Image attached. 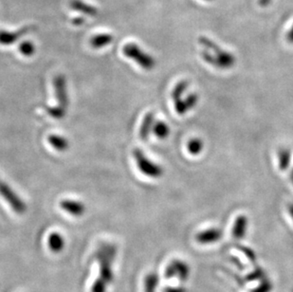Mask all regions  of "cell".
<instances>
[{
	"mask_svg": "<svg viewBox=\"0 0 293 292\" xmlns=\"http://www.w3.org/2000/svg\"><path fill=\"white\" fill-rule=\"evenodd\" d=\"M174 103H175V109H176V112L179 114V115H183V114H185L188 111L187 106H186V104H185V102H184L183 99L177 100V101H175Z\"/></svg>",
	"mask_w": 293,
	"mask_h": 292,
	"instance_id": "obj_25",
	"label": "cell"
},
{
	"mask_svg": "<svg viewBox=\"0 0 293 292\" xmlns=\"http://www.w3.org/2000/svg\"><path fill=\"white\" fill-rule=\"evenodd\" d=\"M205 1H213V0H205Z\"/></svg>",
	"mask_w": 293,
	"mask_h": 292,
	"instance_id": "obj_32",
	"label": "cell"
},
{
	"mask_svg": "<svg viewBox=\"0 0 293 292\" xmlns=\"http://www.w3.org/2000/svg\"><path fill=\"white\" fill-rule=\"evenodd\" d=\"M47 141L49 142V144L57 151H66L68 149L69 146V142L62 136L59 135H49L47 137Z\"/></svg>",
	"mask_w": 293,
	"mask_h": 292,
	"instance_id": "obj_16",
	"label": "cell"
},
{
	"mask_svg": "<svg viewBox=\"0 0 293 292\" xmlns=\"http://www.w3.org/2000/svg\"><path fill=\"white\" fill-rule=\"evenodd\" d=\"M248 218L245 216H239L236 219L233 227V236L237 239H242L246 235Z\"/></svg>",
	"mask_w": 293,
	"mask_h": 292,
	"instance_id": "obj_14",
	"label": "cell"
},
{
	"mask_svg": "<svg viewBox=\"0 0 293 292\" xmlns=\"http://www.w3.org/2000/svg\"><path fill=\"white\" fill-rule=\"evenodd\" d=\"M288 210H289V213H290L291 217H293V204H290V205L288 206Z\"/></svg>",
	"mask_w": 293,
	"mask_h": 292,
	"instance_id": "obj_30",
	"label": "cell"
},
{
	"mask_svg": "<svg viewBox=\"0 0 293 292\" xmlns=\"http://www.w3.org/2000/svg\"><path fill=\"white\" fill-rule=\"evenodd\" d=\"M0 195L4 198L11 209L17 214H24L27 210L25 202L19 198L18 195L9 185L0 179Z\"/></svg>",
	"mask_w": 293,
	"mask_h": 292,
	"instance_id": "obj_5",
	"label": "cell"
},
{
	"mask_svg": "<svg viewBox=\"0 0 293 292\" xmlns=\"http://www.w3.org/2000/svg\"><path fill=\"white\" fill-rule=\"evenodd\" d=\"M159 278L156 274H149L144 279V292H156Z\"/></svg>",
	"mask_w": 293,
	"mask_h": 292,
	"instance_id": "obj_20",
	"label": "cell"
},
{
	"mask_svg": "<svg viewBox=\"0 0 293 292\" xmlns=\"http://www.w3.org/2000/svg\"><path fill=\"white\" fill-rule=\"evenodd\" d=\"M123 52L125 56L132 59L139 66H142V68L146 70H150L154 68L156 65L155 59L145 51H143L137 44L128 43L124 45Z\"/></svg>",
	"mask_w": 293,
	"mask_h": 292,
	"instance_id": "obj_3",
	"label": "cell"
},
{
	"mask_svg": "<svg viewBox=\"0 0 293 292\" xmlns=\"http://www.w3.org/2000/svg\"><path fill=\"white\" fill-rule=\"evenodd\" d=\"M70 8L74 10H77L85 15H90V16H95L98 13V9L93 7L92 5L86 4L82 0H71L69 3Z\"/></svg>",
	"mask_w": 293,
	"mask_h": 292,
	"instance_id": "obj_12",
	"label": "cell"
},
{
	"mask_svg": "<svg viewBox=\"0 0 293 292\" xmlns=\"http://www.w3.org/2000/svg\"><path fill=\"white\" fill-rule=\"evenodd\" d=\"M113 41V36L108 33L97 34L90 39V45L93 48H102L108 46Z\"/></svg>",
	"mask_w": 293,
	"mask_h": 292,
	"instance_id": "obj_15",
	"label": "cell"
},
{
	"mask_svg": "<svg viewBox=\"0 0 293 292\" xmlns=\"http://www.w3.org/2000/svg\"><path fill=\"white\" fill-rule=\"evenodd\" d=\"M117 255V247L112 243H103L96 252V260L99 264V276L97 280L109 285L114 280L113 264Z\"/></svg>",
	"mask_w": 293,
	"mask_h": 292,
	"instance_id": "obj_2",
	"label": "cell"
},
{
	"mask_svg": "<svg viewBox=\"0 0 293 292\" xmlns=\"http://www.w3.org/2000/svg\"><path fill=\"white\" fill-rule=\"evenodd\" d=\"M188 85H189V83L186 80L180 81L176 85V86L174 87V89L172 90V93H171V97H172L174 102L177 101V100L182 99V95L186 91Z\"/></svg>",
	"mask_w": 293,
	"mask_h": 292,
	"instance_id": "obj_19",
	"label": "cell"
},
{
	"mask_svg": "<svg viewBox=\"0 0 293 292\" xmlns=\"http://www.w3.org/2000/svg\"><path fill=\"white\" fill-rule=\"evenodd\" d=\"M290 179H291V180H292V181H293V171H292V173H291V175H290Z\"/></svg>",
	"mask_w": 293,
	"mask_h": 292,
	"instance_id": "obj_31",
	"label": "cell"
},
{
	"mask_svg": "<svg viewBox=\"0 0 293 292\" xmlns=\"http://www.w3.org/2000/svg\"><path fill=\"white\" fill-rule=\"evenodd\" d=\"M61 208L66 211V213L76 217H82L85 212V205L79 201L64 199L60 203Z\"/></svg>",
	"mask_w": 293,
	"mask_h": 292,
	"instance_id": "obj_9",
	"label": "cell"
},
{
	"mask_svg": "<svg viewBox=\"0 0 293 292\" xmlns=\"http://www.w3.org/2000/svg\"><path fill=\"white\" fill-rule=\"evenodd\" d=\"M47 113L50 117L59 120V119H63L66 116V110L64 108H62V107H60V106H58V105L48 106V107H47Z\"/></svg>",
	"mask_w": 293,
	"mask_h": 292,
	"instance_id": "obj_22",
	"label": "cell"
},
{
	"mask_svg": "<svg viewBox=\"0 0 293 292\" xmlns=\"http://www.w3.org/2000/svg\"><path fill=\"white\" fill-rule=\"evenodd\" d=\"M187 149L189 151L190 154L193 156L199 155L203 149V142L199 140V138L192 139L187 144Z\"/></svg>",
	"mask_w": 293,
	"mask_h": 292,
	"instance_id": "obj_21",
	"label": "cell"
},
{
	"mask_svg": "<svg viewBox=\"0 0 293 292\" xmlns=\"http://www.w3.org/2000/svg\"><path fill=\"white\" fill-rule=\"evenodd\" d=\"M84 22H85V19L83 18V17H76V18L72 20V24L74 26H81V25L84 24Z\"/></svg>",
	"mask_w": 293,
	"mask_h": 292,
	"instance_id": "obj_28",
	"label": "cell"
},
{
	"mask_svg": "<svg viewBox=\"0 0 293 292\" xmlns=\"http://www.w3.org/2000/svg\"><path fill=\"white\" fill-rule=\"evenodd\" d=\"M133 156L138 165V168L148 178L159 179L163 175V169L161 165L149 160L141 149H134Z\"/></svg>",
	"mask_w": 293,
	"mask_h": 292,
	"instance_id": "obj_4",
	"label": "cell"
},
{
	"mask_svg": "<svg viewBox=\"0 0 293 292\" xmlns=\"http://www.w3.org/2000/svg\"><path fill=\"white\" fill-rule=\"evenodd\" d=\"M222 236H223V233L221 230H219L218 228H212L206 231L200 232L196 236V239L200 244H209V243L217 242L219 239H221Z\"/></svg>",
	"mask_w": 293,
	"mask_h": 292,
	"instance_id": "obj_8",
	"label": "cell"
},
{
	"mask_svg": "<svg viewBox=\"0 0 293 292\" xmlns=\"http://www.w3.org/2000/svg\"><path fill=\"white\" fill-rule=\"evenodd\" d=\"M47 245L52 253L59 254L65 248V239L59 233H51L48 236Z\"/></svg>",
	"mask_w": 293,
	"mask_h": 292,
	"instance_id": "obj_13",
	"label": "cell"
},
{
	"mask_svg": "<svg viewBox=\"0 0 293 292\" xmlns=\"http://www.w3.org/2000/svg\"><path fill=\"white\" fill-rule=\"evenodd\" d=\"M163 292H185V289H183V288H172V287H169V288L164 289Z\"/></svg>",
	"mask_w": 293,
	"mask_h": 292,
	"instance_id": "obj_26",
	"label": "cell"
},
{
	"mask_svg": "<svg viewBox=\"0 0 293 292\" xmlns=\"http://www.w3.org/2000/svg\"><path fill=\"white\" fill-rule=\"evenodd\" d=\"M153 133L155 134L156 137H158L159 139H165L169 136L170 134V127L167 123L162 122V121H159V122H156L154 126H153Z\"/></svg>",
	"mask_w": 293,
	"mask_h": 292,
	"instance_id": "obj_18",
	"label": "cell"
},
{
	"mask_svg": "<svg viewBox=\"0 0 293 292\" xmlns=\"http://www.w3.org/2000/svg\"><path fill=\"white\" fill-rule=\"evenodd\" d=\"M292 161V152L290 149L282 148L278 151V164L279 168L282 171L289 169Z\"/></svg>",
	"mask_w": 293,
	"mask_h": 292,
	"instance_id": "obj_17",
	"label": "cell"
},
{
	"mask_svg": "<svg viewBox=\"0 0 293 292\" xmlns=\"http://www.w3.org/2000/svg\"><path fill=\"white\" fill-rule=\"evenodd\" d=\"M199 43L203 47L200 56L206 63L221 69L231 68L236 65V56L221 48L213 40L206 36H200Z\"/></svg>",
	"mask_w": 293,
	"mask_h": 292,
	"instance_id": "obj_1",
	"label": "cell"
},
{
	"mask_svg": "<svg viewBox=\"0 0 293 292\" xmlns=\"http://www.w3.org/2000/svg\"><path fill=\"white\" fill-rule=\"evenodd\" d=\"M287 41H288L290 44H293V27L290 28V30L288 31V34H287Z\"/></svg>",
	"mask_w": 293,
	"mask_h": 292,
	"instance_id": "obj_27",
	"label": "cell"
},
{
	"mask_svg": "<svg viewBox=\"0 0 293 292\" xmlns=\"http://www.w3.org/2000/svg\"><path fill=\"white\" fill-rule=\"evenodd\" d=\"M19 51L24 55V56H31L35 52V47L31 42H23L19 45Z\"/></svg>",
	"mask_w": 293,
	"mask_h": 292,
	"instance_id": "obj_23",
	"label": "cell"
},
{
	"mask_svg": "<svg viewBox=\"0 0 293 292\" xmlns=\"http://www.w3.org/2000/svg\"><path fill=\"white\" fill-rule=\"evenodd\" d=\"M155 113L154 112H148L144 116L142 120L141 129H140V137L142 141H146L150 135L153 126L155 124Z\"/></svg>",
	"mask_w": 293,
	"mask_h": 292,
	"instance_id": "obj_11",
	"label": "cell"
},
{
	"mask_svg": "<svg viewBox=\"0 0 293 292\" xmlns=\"http://www.w3.org/2000/svg\"><path fill=\"white\" fill-rule=\"evenodd\" d=\"M185 104L187 106V109L191 110L192 108H194L199 102V95L196 94V93H192L189 96L186 97V99L184 100Z\"/></svg>",
	"mask_w": 293,
	"mask_h": 292,
	"instance_id": "obj_24",
	"label": "cell"
},
{
	"mask_svg": "<svg viewBox=\"0 0 293 292\" xmlns=\"http://www.w3.org/2000/svg\"><path fill=\"white\" fill-rule=\"evenodd\" d=\"M272 1L273 0H258V4L261 7H268L272 3Z\"/></svg>",
	"mask_w": 293,
	"mask_h": 292,
	"instance_id": "obj_29",
	"label": "cell"
},
{
	"mask_svg": "<svg viewBox=\"0 0 293 292\" xmlns=\"http://www.w3.org/2000/svg\"><path fill=\"white\" fill-rule=\"evenodd\" d=\"M53 85H54V91L56 97L58 106L66 109L68 107L69 99L66 89V81L65 76L62 74H58L53 79Z\"/></svg>",
	"mask_w": 293,
	"mask_h": 292,
	"instance_id": "obj_6",
	"label": "cell"
},
{
	"mask_svg": "<svg viewBox=\"0 0 293 292\" xmlns=\"http://www.w3.org/2000/svg\"><path fill=\"white\" fill-rule=\"evenodd\" d=\"M29 28H20L17 31H6V30H0V45L9 46L13 43H15L19 38L25 35L28 31Z\"/></svg>",
	"mask_w": 293,
	"mask_h": 292,
	"instance_id": "obj_10",
	"label": "cell"
},
{
	"mask_svg": "<svg viewBox=\"0 0 293 292\" xmlns=\"http://www.w3.org/2000/svg\"><path fill=\"white\" fill-rule=\"evenodd\" d=\"M189 275V268L184 262L180 260H174L167 266L165 270V277L170 279L178 277L180 280H186Z\"/></svg>",
	"mask_w": 293,
	"mask_h": 292,
	"instance_id": "obj_7",
	"label": "cell"
}]
</instances>
